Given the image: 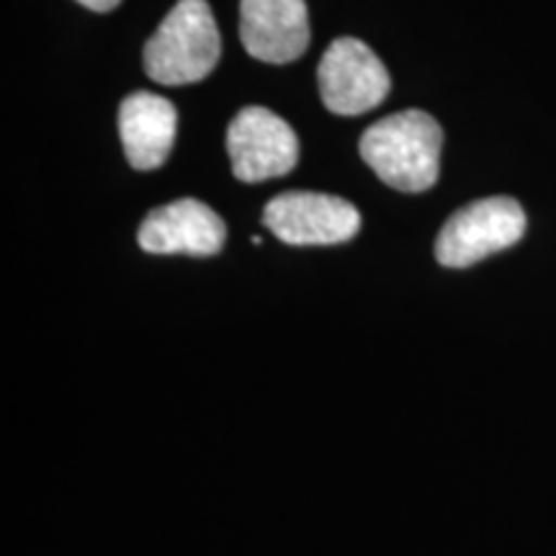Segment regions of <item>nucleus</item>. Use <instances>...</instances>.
Wrapping results in <instances>:
<instances>
[{"instance_id": "1", "label": "nucleus", "mask_w": 556, "mask_h": 556, "mask_svg": "<svg viewBox=\"0 0 556 556\" xmlns=\"http://www.w3.org/2000/svg\"><path fill=\"white\" fill-rule=\"evenodd\" d=\"M443 129L420 109L400 111L361 135L358 152L368 168L392 189L420 193L433 189L441 170Z\"/></svg>"}, {"instance_id": "2", "label": "nucleus", "mask_w": 556, "mask_h": 556, "mask_svg": "<svg viewBox=\"0 0 556 556\" xmlns=\"http://www.w3.org/2000/svg\"><path fill=\"white\" fill-rule=\"evenodd\" d=\"M222 37L206 0H178L144 45V73L160 86H189L217 67Z\"/></svg>"}, {"instance_id": "3", "label": "nucleus", "mask_w": 556, "mask_h": 556, "mask_svg": "<svg viewBox=\"0 0 556 556\" xmlns=\"http://www.w3.org/2000/svg\"><path fill=\"white\" fill-rule=\"evenodd\" d=\"M526 212L516 199L492 197L458 208L441 227L435 258L446 268H469L523 238Z\"/></svg>"}, {"instance_id": "4", "label": "nucleus", "mask_w": 556, "mask_h": 556, "mask_svg": "<svg viewBox=\"0 0 556 556\" xmlns=\"http://www.w3.org/2000/svg\"><path fill=\"white\" fill-rule=\"evenodd\" d=\"M317 83L325 106L340 116H358L377 109L392 88L384 62L371 47L353 37H340L325 50Z\"/></svg>"}, {"instance_id": "5", "label": "nucleus", "mask_w": 556, "mask_h": 556, "mask_svg": "<svg viewBox=\"0 0 556 556\" xmlns=\"http://www.w3.org/2000/svg\"><path fill=\"white\" fill-rule=\"evenodd\" d=\"M227 152L235 178L242 184H261L296 168L299 137L274 111L248 106L229 124Z\"/></svg>"}, {"instance_id": "6", "label": "nucleus", "mask_w": 556, "mask_h": 556, "mask_svg": "<svg viewBox=\"0 0 556 556\" xmlns=\"http://www.w3.org/2000/svg\"><path fill=\"white\" fill-rule=\"evenodd\" d=\"M263 225L287 245H340L358 235L361 214L340 197L287 191L268 201Z\"/></svg>"}, {"instance_id": "7", "label": "nucleus", "mask_w": 556, "mask_h": 556, "mask_svg": "<svg viewBox=\"0 0 556 556\" xmlns=\"http://www.w3.org/2000/svg\"><path fill=\"white\" fill-rule=\"evenodd\" d=\"M240 39L250 58L289 65L309 47L304 0H240Z\"/></svg>"}, {"instance_id": "8", "label": "nucleus", "mask_w": 556, "mask_h": 556, "mask_svg": "<svg viewBox=\"0 0 556 556\" xmlns=\"http://www.w3.org/2000/svg\"><path fill=\"white\" fill-rule=\"evenodd\" d=\"M225 238V219L199 199H178L155 208L137 235L139 248L155 255H217Z\"/></svg>"}, {"instance_id": "9", "label": "nucleus", "mask_w": 556, "mask_h": 556, "mask_svg": "<svg viewBox=\"0 0 556 556\" xmlns=\"http://www.w3.org/2000/svg\"><path fill=\"white\" fill-rule=\"evenodd\" d=\"M119 135L131 168L155 170L168 160L176 144V106L163 96L137 90L122 101Z\"/></svg>"}, {"instance_id": "10", "label": "nucleus", "mask_w": 556, "mask_h": 556, "mask_svg": "<svg viewBox=\"0 0 556 556\" xmlns=\"http://www.w3.org/2000/svg\"><path fill=\"white\" fill-rule=\"evenodd\" d=\"M78 3L86 5V9H90V11L106 13V11H114L122 0H78Z\"/></svg>"}]
</instances>
